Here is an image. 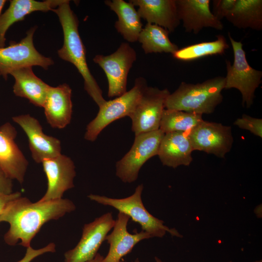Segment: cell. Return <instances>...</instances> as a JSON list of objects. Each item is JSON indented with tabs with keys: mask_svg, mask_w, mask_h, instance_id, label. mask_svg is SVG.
Returning <instances> with one entry per match:
<instances>
[{
	"mask_svg": "<svg viewBox=\"0 0 262 262\" xmlns=\"http://www.w3.org/2000/svg\"><path fill=\"white\" fill-rule=\"evenodd\" d=\"M22 196L19 192H13L10 194H0V214L6 205L11 201Z\"/></svg>",
	"mask_w": 262,
	"mask_h": 262,
	"instance_id": "1f68e13d",
	"label": "cell"
},
{
	"mask_svg": "<svg viewBox=\"0 0 262 262\" xmlns=\"http://www.w3.org/2000/svg\"><path fill=\"white\" fill-rule=\"evenodd\" d=\"M225 77L216 76L196 84L181 82L167 97L165 109L203 115L213 113L223 100Z\"/></svg>",
	"mask_w": 262,
	"mask_h": 262,
	"instance_id": "3957f363",
	"label": "cell"
},
{
	"mask_svg": "<svg viewBox=\"0 0 262 262\" xmlns=\"http://www.w3.org/2000/svg\"><path fill=\"white\" fill-rule=\"evenodd\" d=\"M10 75L15 80L13 86L14 94L27 98L36 106L43 107L50 86L34 74L32 67L15 70Z\"/></svg>",
	"mask_w": 262,
	"mask_h": 262,
	"instance_id": "7402d4cb",
	"label": "cell"
},
{
	"mask_svg": "<svg viewBox=\"0 0 262 262\" xmlns=\"http://www.w3.org/2000/svg\"><path fill=\"white\" fill-rule=\"evenodd\" d=\"M155 260L156 262H163L159 258L157 257H155Z\"/></svg>",
	"mask_w": 262,
	"mask_h": 262,
	"instance_id": "e575fe53",
	"label": "cell"
},
{
	"mask_svg": "<svg viewBox=\"0 0 262 262\" xmlns=\"http://www.w3.org/2000/svg\"><path fill=\"white\" fill-rule=\"evenodd\" d=\"M52 11L57 15L63 31L64 43L58 50L59 57L76 67L83 79L84 89L100 107L106 100L88 68L85 48L78 31L79 20L70 8L69 0H65Z\"/></svg>",
	"mask_w": 262,
	"mask_h": 262,
	"instance_id": "7a4b0ae2",
	"label": "cell"
},
{
	"mask_svg": "<svg viewBox=\"0 0 262 262\" xmlns=\"http://www.w3.org/2000/svg\"><path fill=\"white\" fill-rule=\"evenodd\" d=\"M193 151L187 133L172 132L164 133L157 155L164 165L175 168L180 165L189 166L193 161Z\"/></svg>",
	"mask_w": 262,
	"mask_h": 262,
	"instance_id": "ffe728a7",
	"label": "cell"
},
{
	"mask_svg": "<svg viewBox=\"0 0 262 262\" xmlns=\"http://www.w3.org/2000/svg\"><path fill=\"white\" fill-rule=\"evenodd\" d=\"M130 218L126 214L119 212L113 231L105 238L110 247L102 262H120L122 258L129 253L138 243L151 238L149 234L143 230L134 234L129 233L127 225Z\"/></svg>",
	"mask_w": 262,
	"mask_h": 262,
	"instance_id": "e0dca14e",
	"label": "cell"
},
{
	"mask_svg": "<svg viewBox=\"0 0 262 262\" xmlns=\"http://www.w3.org/2000/svg\"><path fill=\"white\" fill-rule=\"evenodd\" d=\"M120 262H123V261L121 260V261H120Z\"/></svg>",
	"mask_w": 262,
	"mask_h": 262,
	"instance_id": "8d00e7d4",
	"label": "cell"
},
{
	"mask_svg": "<svg viewBox=\"0 0 262 262\" xmlns=\"http://www.w3.org/2000/svg\"><path fill=\"white\" fill-rule=\"evenodd\" d=\"M104 3L117 16L115 27L123 38L129 42L138 41L143 24L137 10L130 1L106 0Z\"/></svg>",
	"mask_w": 262,
	"mask_h": 262,
	"instance_id": "603a6c76",
	"label": "cell"
},
{
	"mask_svg": "<svg viewBox=\"0 0 262 262\" xmlns=\"http://www.w3.org/2000/svg\"><path fill=\"white\" fill-rule=\"evenodd\" d=\"M226 18L239 29L262 30V0H237Z\"/></svg>",
	"mask_w": 262,
	"mask_h": 262,
	"instance_id": "cb8c5ba5",
	"label": "cell"
},
{
	"mask_svg": "<svg viewBox=\"0 0 262 262\" xmlns=\"http://www.w3.org/2000/svg\"><path fill=\"white\" fill-rule=\"evenodd\" d=\"M138 262V261H137V262Z\"/></svg>",
	"mask_w": 262,
	"mask_h": 262,
	"instance_id": "74e56055",
	"label": "cell"
},
{
	"mask_svg": "<svg viewBox=\"0 0 262 262\" xmlns=\"http://www.w3.org/2000/svg\"><path fill=\"white\" fill-rule=\"evenodd\" d=\"M168 30L157 25L147 23L143 28L138 41L146 54L167 53L172 55L179 48L169 38Z\"/></svg>",
	"mask_w": 262,
	"mask_h": 262,
	"instance_id": "d4e9b609",
	"label": "cell"
},
{
	"mask_svg": "<svg viewBox=\"0 0 262 262\" xmlns=\"http://www.w3.org/2000/svg\"><path fill=\"white\" fill-rule=\"evenodd\" d=\"M36 29V26L30 29L19 42L11 41L8 47L0 48V74L5 80L11 72L19 68L37 66L47 69L53 65L52 59L42 55L34 46Z\"/></svg>",
	"mask_w": 262,
	"mask_h": 262,
	"instance_id": "ba28073f",
	"label": "cell"
},
{
	"mask_svg": "<svg viewBox=\"0 0 262 262\" xmlns=\"http://www.w3.org/2000/svg\"><path fill=\"white\" fill-rule=\"evenodd\" d=\"M104 257L98 253L93 259L88 262H102Z\"/></svg>",
	"mask_w": 262,
	"mask_h": 262,
	"instance_id": "d6a6232c",
	"label": "cell"
},
{
	"mask_svg": "<svg viewBox=\"0 0 262 262\" xmlns=\"http://www.w3.org/2000/svg\"><path fill=\"white\" fill-rule=\"evenodd\" d=\"M167 88L147 86L129 116L135 135L159 130L166 99L170 94Z\"/></svg>",
	"mask_w": 262,
	"mask_h": 262,
	"instance_id": "30bf717a",
	"label": "cell"
},
{
	"mask_svg": "<svg viewBox=\"0 0 262 262\" xmlns=\"http://www.w3.org/2000/svg\"><path fill=\"white\" fill-rule=\"evenodd\" d=\"M26 134L33 160L37 163L61 154V144L57 138L45 134L37 119L30 115L12 117Z\"/></svg>",
	"mask_w": 262,
	"mask_h": 262,
	"instance_id": "5bb4252c",
	"label": "cell"
},
{
	"mask_svg": "<svg viewBox=\"0 0 262 262\" xmlns=\"http://www.w3.org/2000/svg\"><path fill=\"white\" fill-rule=\"evenodd\" d=\"M136 52L129 43H122L108 55H96L93 61L105 72L108 83V97H118L127 91L128 76L136 60Z\"/></svg>",
	"mask_w": 262,
	"mask_h": 262,
	"instance_id": "9c48e42d",
	"label": "cell"
},
{
	"mask_svg": "<svg viewBox=\"0 0 262 262\" xmlns=\"http://www.w3.org/2000/svg\"><path fill=\"white\" fill-rule=\"evenodd\" d=\"M48 180L47 191L39 200L46 201L62 198L64 193L74 187L75 166L70 158L60 154L42 162Z\"/></svg>",
	"mask_w": 262,
	"mask_h": 262,
	"instance_id": "4fadbf2b",
	"label": "cell"
},
{
	"mask_svg": "<svg viewBox=\"0 0 262 262\" xmlns=\"http://www.w3.org/2000/svg\"><path fill=\"white\" fill-rule=\"evenodd\" d=\"M141 18L147 23L161 26L170 33L173 32L179 26L176 0H130Z\"/></svg>",
	"mask_w": 262,
	"mask_h": 262,
	"instance_id": "d6986e66",
	"label": "cell"
},
{
	"mask_svg": "<svg viewBox=\"0 0 262 262\" xmlns=\"http://www.w3.org/2000/svg\"><path fill=\"white\" fill-rule=\"evenodd\" d=\"M142 184L138 185L134 193L123 198H113L103 196L90 194L88 197L92 200L105 206L113 207L127 215L132 220L138 223L142 230L151 237H163L167 232L172 236L182 237L175 229H170L164 225V222L153 216L145 207L141 198L143 190Z\"/></svg>",
	"mask_w": 262,
	"mask_h": 262,
	"instance_id": "277c9868",
	"label": "cell"
},
{
	"mask_svg": "<svg viewBox=\"0 0 262 262\" xmlns=\"http://www.w3.org/2000/svg\"><path fill=\"white\" fill-rule=\"evenodd\" d=\"M188 136L194 150H199L224 158L230 151L233 137L230 126L203 120Z\"/></svg>",
	"mask_w": 262,
	"mask_h": 262,
	"instance_id": "7c38bea8",
	"label": "cell"
},
{
	"mask_svg": "<svg viewBox=\"0 0 262 262\" xmlns=\"http://www.w3.org/2000/svg\"><path fill=\"white\" fill-rule=\"evenodd\" d=\"M0 76H1L0 74Z\"/></svg>",
	"mask_w": 262,
	"mask_h": 262,
	"instance_id": "f35d334b",
	"label": "cell"
},
{
	"mask_svg": "<svg viewBox=\"0 0 262 262\" xmlns=\"http://www.w3.org/2000/svg\"><path fill=\"white\" fill-rule=\"evenodd\" d=\"M164 133L160 130L135 135L130 150L115 164V174L123 182L136 180L144 164L157 155Z\"/></svg>",
	"mask_w": 262,
	"mask_h": 262,
	"instance_id": "52a82bcc",
	"label": "cell"
},
{
	"mask_svg": "<svg viewBox=\"0 0 262 262\" xmlns=\"http://www.w3.org/2000/svg\"><path fill=\"white\" fill-rule=\"evenodd\" d=\"M6 2V0H0V17L1 16V11Z\"/></svg>",
	"mask_w": 262,
	"mask_h": 262,
	"instance_id": "836d02e7",
	"label": "cell"
},
{
	"mask_svg": "<svg viewBox=\"0 0 262 262\" xmlns=\"http://www.w3.org/2000/svg\"><path fill=\"white\" fill-rule=\"evenodd\" d=\"M234 55L232 64L226 60L227 75L224 89L235 88L241 93L242 105L249 108L253 104L255 92L262 83V71L248 64L241 41L235 40L228 33Z\"/></svg>",
	"mask_w": 262,
	"mask_h": 262,
	"instance_id": "8992f818",
	"label": "cell"
},
{
	"mask_svg": "<svg viewBox=\"0 0 262 262\" xmlns=\"http://www.w3.org/2000/svg\"><path fill=\"white\" fill-rule=\"evenodd\" d=\"M209 0H176L178 14L187 33L197 34L204 28L217 30L223 24L211 12Z\"/></svg>",
	"mask_w": 262,
	"mask_h": 262,
	"instance_id": "2e32d148",
	"label": "cell"
},
{
	"mask_svg": "<svg viewBox=\"0 0 262 262\" xmlns=\"http://www.w3.org/2000/svg\"><path fill=\"white\" fill-rule=\"evenodd\" d=\"M76 209L67 198L32 202L22 196L9 202L0 214V223L7 222L9 228L4 235L5 243L11 246L17 242L26 248L46 222L57 220Z\"/></svg>",
	"mask_w": 262,
	"mask_h": 262,
	"instance_id": "6da1fadb",
	"label": "cell"
},
{
	"mask_svg": "<svg viewBox=\"0 0 262 262\" xmlns=\"http://www.w3.org/2000/svg\"><path fill=\"white\" fill-rule=\"evenodd\" d=\"M71 93L66 83L56 87L50 86L43 108L51 127L63 129L70 123L72 114Z\"/></svg>",
	"mask_w": 262,
	"mask_h": 262,
	"instance_id": "ac0fdd59",
	"label": "cell"
},
{
	"mask_svg": "<svg viewBox=\"0 0 262 262\" xmlns=\"http://www.w3.org/2000/svg\"><path fill=\"white\" fill-rule=\"evenodd\" d=\"M115 223L112 213H107L85 224L80 241L65 253L64 262H88L93 259Z\"/></svg>",
	"mask_w": 262,
	"mask_h": 262,
	"instance_id": "8fae6325",
	"label": "cell"
},
{
	"mask_svg": "<svg viewBox=\"0 0 262 262\" xmlns=\"http://www.w3.org/2000/svg\"><path fill=\"white\" fill-rule=\"evenodd\" d=\"M65 0H11L6 10L1 14L0 20V48L5 47V34L14 23L22 21L25 16L35 11H52Z\"/></svg>",
	"mask_w": 262,
	"mask_h": 262,
	"instance_id": "44dd1931",
	"label": "cell"
},
{
	"mask_svg": "<svg viewBox=\"0 0 262 262\" xmlns=\"http://www.w3.org/2000/svg\"><path fill=\"white\" fill-rule=\"evenodd\" d=\"M234 125L239 128L249 131L254 135L262 138V119L251 117L244 114L241 118L237 119Z\"/></svg>",
	"mask_w": 262,
	"mask_h": 262,
	"instance_id": "83f0119b",
	"label": "cell"
},
{
	"mask_svg": "<svg viewBox=\"0 0 262 262\" xmlns=\"http://www.w3.org/2000/svg\"><path fill=\"white\" fill-rule=\"evenodd\" d=\"M237 0H214L213 1V14L219 20L226 18L234 7Z\"/></svg>",
	"mask_w": 262,
	"mask_h": 262,
	"instance_id": "f1b7e54d",
	"label": "cell"
},
{
	"mask_svg": "<svg viewBox=\"0 0 262 262\" xmlns=\"http://www.w3.org/2000/svg\"><path fill=\"white\" fill-rule=\"evenodd\" d=\"M203 120L202 115L200 114L165 109L159 129L164 133L172 132L187 133Z\"/></svg>",
	"mask_w": 262,
	"mask_h": 262,
	"instance_id": "484cf974",
	"label": "cell"
},
{
	"mask_svg": "<svg viewBox=\"0 0 262 262\" xmlns=\"http://www.w3.org/2000/svg\"><path fill=\"white\" fill-rule=\"evenodd\" d=\"M147 86V80L139 77L135 80L131 89L113 99L106 101L99 107L95 118L87 125L84 139L94 142L110 123L125 116L129 117Z\"/></svg>",
	"mask_w": 262,
	"mask_h": 262,
	"instance_id": "5b68a950",
	"label": "cell"
},
{
	"mask_svg": "<svg viewBox=\"0 0 262 262\" xmlns=\"http://www.w3.org/2000/svg\"><path fill=\"white\" fill-rule=\"evenodd\" d=\"M229 48L226 38L220 34L214 41L201 42L179 49L172 56L179 60L193 61L209 55L222 54Z\"/></svg>",
	"mask_w": 262,
	"mask_h": 262,
	"instance_id": "4316f807",
	"label": "cell"
},
{
	"mask_svg": "<svg viewBox=\"0 0 262 262\" xmlns=\"http://www.w3.org/2000/svg\"><path fill=\"white\" fill-rule=\"evenodd\" d=\"M13 193L12 180L9 178L0 167V194Z\"/></svg>",
	"mask_w": 262,
	"mask_h": 262,
	"instance_id": "4dcf8cb0",
	"label": "cell"
},
{
	"mask_svg": "<svg viewBox=\"0 0 262 262\" xmlns=\"http://www.w3.org/2000/svg\"><path fill=\"white\" fill-rule=\"evenodd\" d=\"M254 262H262V260H258V261H256Z\"/></svg>",
	"mask_w": 262,
	"mask_h": 262,
	"instance_id": "d590c367",
	"label": "cell"
},
{
	"mask_svg": "<svg viewBox=\"0 0 262 262\" xmlns=\"http://www.w3.org/2000/svg\"><path fill=\"white\" fill-rule=\"evenodd\" d=\"M55 248L56 246L53 243H50L45 247L39 249H34L30 246L26 248V251L24 257L17 262H31L35 258L45 253L55 252Z\"/></svg>",
	"mask_w": 262,
	"mask_h": 262,
	"instance_id": "f546056e",
	"label": "cell"
},
{
	"mask_svg": "<svg viewBox=\"0 0 262 262\" xmlns=\"http://www.w3.org/2000/svg\"><path fill=\"white\" fill-rule=\"evenodd\" d=\"M17 132L9 122L0 127V167L11 180L24 181L28 162L15 139Z\"/></svg>",
	"mask_w": 262,
	"mask_h": 262,
	"instance_id": "9a60e30c",
	"label": "cell"
}]
</instances>
